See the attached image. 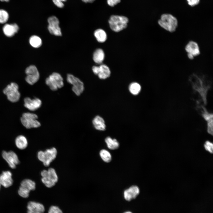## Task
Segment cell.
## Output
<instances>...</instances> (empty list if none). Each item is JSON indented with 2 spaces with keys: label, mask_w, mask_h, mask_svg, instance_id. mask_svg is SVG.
I'll return each instance as SVG.
<instances>
[{
  "label": "cell",
  "mask_w": 213,
  "mask_h": 213,
  "mask_svg": "<svg viewBox=\"0 0 213 213\" xmlns=\"http://www.w3.org/2000/svg\"><path fill=\"white\" fill-rule=\"evenodd\" d=\"M189 80L193 89L198 93L204 105L207 103V95L208 90L211 87L204 75H199L193 73L189 77Z\"/></svg>",
  "instance_id": "cell-1"
},
{
  "label": "cell",
  "mask_w": 213,
  "mask_h": 213,
  "mask_svg": "<svg viewBox=\"0 0 213 213\" xmlns=\"http://www.w3.org/2000/svg\"><path fill=\"white\" fill-rule=\"evenodd\" d=\"M158 22L162 28L170 33L175 31L178 26L177 19L169 14H162Z\"/></svg>",
  "instance_id": "cell-2"
},
{
  "label": "cell",
  "mask_w": 213,
  "mask_h": 213,
  "mask_svg": "<svg viewBox=\"0 0 213 213\" xmlns=\"http://www.w3.org/2000/svg\"><path fill=\"white\" fill-rule=\"evenodd\" d=\"M129 20L126 17L118 15H112L108 22L111 29L115 32H120L127 26Z\"/></svg>",
  "instance_id": "cell-3"
},
{
  "label": "cell",
  "mask_w": 213,
  "mask_h": 213,
  "mask_svg": "<svg viewBox=\"0 0 213 213\" xmlns=\"http://www.w3.org/2000/svg\"><path fill=\"white\" fill-rule=\"evenodd\" d=\"M46 84L52 91H55L64 86L63 80L61 75L57 72H54L46 79Z\"/></svg>",
  "instance_id": "cell-4"
},
{
  "label": "cell",
  "mask_w": 213,
  "mask_h": 213,
  "mask_svg": "<svg viewBox=\"0 0 213 213\" xmlns=\"http://www.w3.org/2000/svg\"><path fill=\"white\" fill-rule=\"evenodd\" d=\"M38 118L37 115L35 114L26 112L22 114L20 120L23 125L27 128H37L41 125L40 122L37 120Z\"/></svg>",
  "instance_id": "cell-5"
},
{
  "label": "cell",
  "mask_w": 213,
  "mask_h": 213,
  "mask_svg": "<svg viewBox=\"0 0 213 213\" xmlns=\"http://www.w3.org/2000/svg\"><path fill=\"white\" fill-rule=\"evenodd\" d=\"M18 85L15 83H11L4 89L3 92L8 99L10 101L15 102L18 101L20 97Z\"/></svg>",
  "instance_id": "cell-6"
},
{
  "label": "cell",
  "mask_w": 213,
  "mask_h": 213,
  "mask_svg": "<svg viewBox=\"0 0 213 213\" xmlns=\"http://www.w3.org/2000/svg\"><path fill=\"white\" fill-rule=\"evenodd\" d=\"M57 154V151L54 148L47 149L45 151H39L38 153L39 160L42 162L46 166L49 165L50 163L54 160Z\"/></svg>",
  "instance_id": "cell-7"
},
{
  "label": "cell",
  "mask_w": 213,
  "mask_h": 213,
  "mask_svg": "<svg viewBox=\"0 0 213 213\" xmlns=\"http://www.w3.org/2000/svg\"><path fill=\"white\" fill-rule=\"evenodd\" d=\"M36 183L34 182L29 179H25L21 182L18 189L19 195L23 198H27L30 191L35 189Z\"/></svg>",
  "instance_id": "cell-8"
},
{
  "label": "cell",
  "mask_w": 213,
  "mask_h": 213,
  "mask_svg": "<svg viewBox=\"0 0 213 213\" xmlns=\"http://www.w3.org/2000/svg\"><path fill=\"white\" fill-rule=\"evenodd\" d=\"M67 80L68 83L72 85V90L76 95L79 96L83 92L84 84L78 78L68 74L67 75Z\"/></svg>",
  "instance_id": "cell-9"
},
{
  "label": "cell",
  "mask_w": 213,
  "mask_h": 213,
  "mask_svg": "<svg viewBox=\"0 0 213 213\" xmlns=\"http://www.w3.org/2000/svg\"><path fill=\"white\" fill-rule=\"evenodd\" d=\"M47 21L48 23V29L51 34L56 36H61L62 33L59 26V22L58 19L55 16L49 17Z\"/></svg>",
  "instance_id": "cell-10"
},
{
  "label": "cell",
  "mask_w": 213,
  "mask_h": 213,
  "mask_svg": "<svg viewBox=\"0 0 213 213\" xmlns=\"http://www.w3.org/2000/svg\"><path fill=\"white\" fill-rule=\"evenodd\" d=\"M27 76L26 81L29 84L33 85L36 83L40 78V74L36 67L31 65L27 67L25 71Z\"/></svg>",
  "instance_id": "cell-11"
},
{
  "label": "cell",
  "mask_w": 213,
  "mask_h": 213,
  "mask_svg": "<svg viewBox=\"0 0 213 213\" xmlns=\"http://www.w3.org/2000/svg\"><path fill=\"white\" fill-rule=\"evenodd\" d=\"M185 49L187 53L188 58L191 60L193 59L194 57L199 56L200 54L198 44L196 42L193 41H190L187 43Z\"/></svg>",
  "instance_id": "cell-12"
},
{
  "label": "cell",
  "mask_w": 213,
  "mask_h": 213,
  "mask_svg": "<svg viewBox=\"0 0 213 213\" xmlns=\"http://www.w3.org/2000/svg\"><path fill=\"white\" fill-rule=\"evenodd\" d=\"M197 109H200L202 117L207 122V132L209 134L213 135V116L212 114L209 112L203 105L198 106Z\"/></svg>",
  "instance_id": "cell-13"
},
{
  "label": "cell",
  "mask_w": 213,
  "mask_h": 213,
  "mask_svg": "<svg viewBox=\"0 0 213 213\" xmlns=\"http://www.w3.org/2000/svg\"><path fill=\"white\" fill-rule=\"evenodd\" d=\"M2 156L12 169L15 168L16 165L19 163V161L18 156L13 151L7 152L4 151L2 153Z\"/></svg>",
  "instance_id": "cell-14"
},
{
  "label": "cell",
  "mask_w": 213,
  "mask_h": 213,
  "mask_svg": "<svg viewBox=\"0 0 213 213\" xmlns=\"http://www.w3.org/2000/svg\"><path fill=\"white\" fill-rule=\"evenodd\" d=\"M24 105L28 109L34 111L39 108L41 106L42 102L38 98L32 99L29 97H26L24 99Z\"/></svg>",
  "instance_id": "cell-15"
},
{
  "label": "cell",
  "mask_w": 213,
  "mask_h": 213,
  "mask_svg": "<svg viewBox=\"0 0 213 213\" xmlns=\"http://www.w3.org/2000/svg\"><path fill=\"white\" fill-rule=\"evenodd\" d=\"M140 189L137 185H132L125 190L124 192V197L127 201L135 199L139 194Z\"/></svg>",
  "instance_id": "cell-16"
},
{
  "label": "cell",
  "mask_w": 213,
  "mask_h": 213,
  "mask_svg": "<svg viewBox=\"0 0 213 213\" xmlns=\"http://www.w3.org/2000/svg\"><path fill=\"white\" fill-rule=\"evenodd\" d=\"M12 173L9 171L3 172L0 175V183L5 188L11 186L13 183Z\"/></svg>",
  "instance_id": "cell-17"
},
{
  "label": "cell",
  "mask_w": 213,
  "mask_h": 213,
  "mask_svg": "<svg viewBox=\"0 0 213 213\" xmlns=\"http://www.w3.org/2000/svg\"><path fill=\"white\" fill-rule=\"evenodd\" d=\"M27 213H43L44 206L41 204L33 201H29L27 205Z\"/></svg>",
  "instance_id": "cell-18"
},
{
  "label": "cell",
  "mask_w": 213,
  "mask_h": 213,
  "mask_svg": "<svg viewBox=\"0 0 213 213\" xmlns=\"http://www.w3.org/2000/svg\"><path fill=\"white\" fill-rule=\"evenodd\" d=\"M19 29L18 25L16 23L7 24L3 28L4 34L7 37H11L17 33Z\"/></svg>",
  "instance_id": "cell-19"
},
{
  "label": "cell",
  "mask_w": 213,
  "mask_h": 213,
  "mask_svg": "<svg viewBox=\"0 0 213 213\" xmlns=\"http://www.w3.org/2000/svg\"><path fill=\"white\" fill-rule=\"evenodd\" d=\"M93 124L94 127L96 130L104 131L106 128L105 122L104 119L99 116H96L93 119Z\"/></svg>",
  "instance_id": "cell-20"
},
{
  "label": "cell",
  "mask_w": 213,
  "mask_h": 213,
  "mask_svg": "<svg viewBox=\"0 0 213 213\" xmlns=\"http://www.w3.org/2000/svg\"><path fill=\"white\" fill-rule=\"evenodd\" d=\"M99 71L97 75L99 78L102 79H106L110 75V70L106 65L101 64L99 66Z\"/></svg>",
  "instance_id": "cell-21"
},
{
  "label": "cell",
  "mask_w": 213,
  "mask_h": 213,
  "mask_svg": "<svg viewBox=\"0 0 213 213\" xmlns=\"http://www.w3.org/2000/svg\"><path fill=\"white\" fill-rule=\"evenodd\" d=\"M105 54L103 50L101 49L96 50L93 54V59L96 63L101 64L103 61Z\"/></svg>",
  "instance_id": "cell-22"
},
{
  "label": "cell",
  "mask_w": 213,
  "mask_h": 213,
  "mask_svg": "<svg viewBox=\"0 0 213 213\" xmlns=\"http://www.w3.org/2000/svg\"><path fill=\"white\" fill-rule=\"evenodd\" d=\"M15 144L18 148L22 150L26 148L28 144V142L25 137L22 135H20L15 139Z\"/></svg>",
  "instance_id": "cell-23"
},
{
  "label": "cell",
  "mask_w": 213,
  "mask_h": 213,
  "mask_svg": "<svg viewBox=\"0 0 213 213\" xmlns=\"http://www.w3.org/2000/svg\"><path fill=\"white\" fill-rule=\"evenodd\" d=\"M94 35L96 40L99 43L104 42L106 40L107 36L106 33L101 29H98L96 30Z\"/></svg>",
  "instance_id": "cell-24"
},
{
  "label": "cell",
  "mask_w": 213,
  "mask_h": 213,
  "mask_svg": "<svg viewBox=\"0 0 213 213\" xmlns=\"http://www.w3.org/2000/svg\"><path fill=\"white\" fill-rule=\"evenodd\" d=\"M105 141L107 147L110 149L116 150L119 147V143L115 139H112L109 136L105 138Z\"/></svg>",
  "instance_id": "cell-25"
},
{
  "label": "cell",
  "mask_w": 213,
  "mask_h": 213,
  "mask_svg": "<svg viewBox=\"0 0 213 213\" xmlns=\"http://www.w3.org/2000/svg\"><path fill=\"white\" fill-rule=\"evenodd\" d=\"M29 43L33 47L38 48L42 44V41L40 37L36 35L32 36L30 38Z\"/></svg>",
  "instance_id": "cell-26"
},
{
  "label": "cell",
  "mask_w": 213,
  "mask_h": 213,
  "mask_svg": "<svg viewBox=\"0 0 213 213\" xmlns=\"http://www.w3.org/2000/svg\"><path fill=\"white\" fill-rule=\"evenodd\" d=\"M141 89V85L136 82L131 83L129 87V90L130 93L133 95H137L139 93Z\"/></svg>",
  "instance_id": "cell-27"
},
{
  "label": "cell",
  "mask_w": 213,
  "mask_h": 213,
  "mask_svg": "<svg viewBox=\"0 0 213 213\" xmlns=\"http://www.w3.org/2000/svg\"><path fill=\"white\" fill-rule=\"evenodd\" d=\"M99 154L101 158L104 162L109 163L111 161V155L108 151L104 149H102L100 151Z\"/></svg>",
  "instance_id": "cell-28"
},
{
  "label": "cell",
  "mask_w": 213,
  "mask_h": 213,
  "mask_svg": "<svg viewBox=\"0 0 213 213\" xmlns=\"http://www.w3.org/2000/svg\"><path fill=\"white\" fill-rule=\"evenodd\" d=\"M45 177L48 178L55 183L58 180V177L57 174L54 169L53 168H50L48 169L47 170V175Z\"/></svg>",
  "instance_id": "cell-29"
},
{
  "label": "cell",
  "mask_w": 213,
  "mask_h": 213,
  "mask_svg": "<svg viewBox=\"0 0 213 213\" xmlns=\"http://www.w3.org/2000/svg\"><path fill=\"white\" fill-rule=\"evenodd\" d=\"M9 17V14L6 10L0 9V23L4 24L8 20Z\"/></svg>",
  "instance_id": "cell-30"
},
{
  "label": "cell",
  "mask_w": 213,
  "mask_h": 213,
  "mask_svg": "<svg viewBox=\"0 0 213 213\" xmlns=\"http://www.w3.org/2000/svg\"><path fill=\"white\" fill-rule=\"evenodd\" d=\"M205 150L211 154L213 152V144L209 141H206L204 145Z\"/></svg>",
  "instance_id": "cell-31"
},
{
  "label": "cell",
  "mask_w": 213,
  "mask_h": 213,
  "mask_svg": "<svg viewBox=\"0 0 213 213\" xmlns=\"http://www.w3.org/2000/svg\"><path fill=\"white\" fill-rule=\"evenodd\" d=\"M41 180L44 184L48 188L52 187L55 185V183L46 177H42Z\"/></svg>",
  "instance_id": "cell-32"
},
{
  "label": "cell",
  "mask_w": 213,
  "mask_h": 213,
  "mask_svg": "<svg viewBox=\"0 0 213 213\" xmlns=\"http://www.w3.org/2000/svg\"><path fill=\"white\" fill-rule=\"evenodd\" d=\"M48 213H63L62 210L58 207L53 206L49 208Z\"/></svg>",
  "instance_id": "cell-33"
},
{
  "label": "cell",
  "mask_w": 213,
  "mask_h": 213,
  "mask_svg": "<svg viewBox=\"0 0 213 213\" xmlns=\"http://www.w3.org/2000/svg\"><path fill=\"white\" fill-rule=\"evenodd\" d=\"M54 4L57 7L62 8L64 6L63 2L66 1L67 0H52Z\"/></svg>",
  "instance_id": "cell-34"
},
{
  "label": "cell",
  "mask_w": 213,
  "mask_h": 213,
  "mask_svg": "<svg viewBox=\"0 0 213 213\" xmlns=\"http://www.w3.org/2000/svg\"><path fill=\"white\" fill-rule=\"evenodd\" d=\"M121 0H107V4L110 6L113 7L120 3Z\"/></svg>",
  "instance_id": "cell-35"
},
{
  "label": "cell",
  "mask_w": 213,
  "mask_h": 213,
  "mask_svg": "<svg viewBox=\"0 0 213 213\" xmlns=\"http://www.w3.org/2000/svg\"><path fill=\"white\" fill-rule=\"evenodd\" d=\"M188 4L190 6L193 7L198 4L200 0H186Z\"/></svg>",
  "instance_id": "cell-36"
},
{
  "label": "cell",
  "mask_w": 213,
  "mask_h": 213,
  "mask_svg": "<svg viewBox=\"0 0 213 213\" xmlns=\"http://www.w3.org/2000/svg\"><path fill=\"white\" fill-rule=\"evenodd\" d=\"M92 70L93 73L96 75H97L99 72V66H93L92 67Z\"/></svg>",
  "instance_id": "cell-37"
},
{
  "label": "cell",
  "mask_w": 213,
  "mask_h": 213,
  "mask_svg": "<svg viewBox=\"0 0 213 213\" xmlns=\"http://www.w3.org/2000/svg\"><path fill=\"white\" fill-rule=\"evenodd\" d=\"M83 2L85 3H92L95 0H81Z\"/></svg>",
  "instance_id": "cell-38"
},
{
  "label": "cell",
  "mask_w": 213,
  "mask_h": 213,
  "mask_svg": "<svg viewBox=\"0 0 213 213\" xmlns=\"http://www.w3.org/2000/svg\"><path fill=\"white\" fill-rule=\"evenodd\" d=\"M0 1H1L8 2L9 1V0H0Z\"/></svg>",
  "instance_id": "cell-39"
},
{
  "label": "cell",
  "mask_w": 213,
  "mask_h": 213,
  "mask_svg": "<svg viewBox=\"0 0 213 213\" xmlns=\"http://www.w3.org/2000/svg\"><path fill=\"white\" fill-rule=\"evenodd\" d=\"M123 213H133L130 211H127V212H125Z\"/></svg>",
  "instance_id": "cell-40"
},
{
  "label": "cell",
  "mask_w": 213,
  "mask_h": 213,
  "mask_svg": "<svg viewBox=\"0 0 213 213\" xmlns=\"http://www.w3.org/2000/svg\"><path fill=\"white\" fill-rule=\"evenodd\" d=\"M1 184H0V188H1Z\"/></svg>",
  "instance_id": "cell-41"
}]
</instances>
